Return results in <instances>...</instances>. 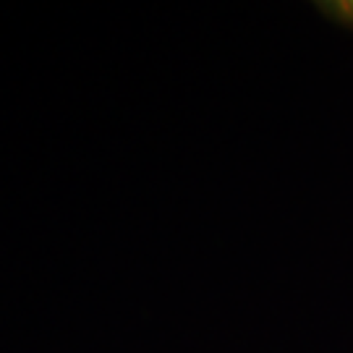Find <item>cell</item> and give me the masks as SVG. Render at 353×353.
Masks as SVG:
<instances>
[{
  "instance_id": "obj_1",
  "label": "cell",
  "mask_w": 353,
  "mask_h": 353,
  "mask_svg": "<svg viewBox=\"0 0 353 353\" xmlns=\"http://www.w3.org/2000/svg\"><path fill=\"white\" fill-rule=\"evenodd\" d=\"M319 8L327 13L330 19H335L338 24L353 29V0H332V3H322Z\"/></svg>"
}]
</instances>
